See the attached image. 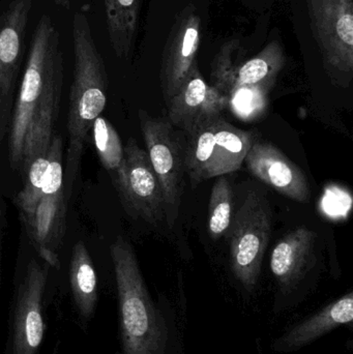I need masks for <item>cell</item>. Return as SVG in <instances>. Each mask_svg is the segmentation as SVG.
Here are the masks:
<instances>
[{"label": "cell", "mask_w": 353, "mask_h": 354, "mask_svg": "<svg viewBox=\"0 0 353 354\" xmlns=\"http://www.w3.org/2000/svg\"><path fill=\"white\" fill-rule=\"evenodd\" d=\"M74 73L68 114L66 170L74 180L93 122L107 104L108 77L103 57L97 50L86 16L76 12L73 18Z\"/></svg>", "instance_id": "cell-1"}, {"label": "cell", "mask_w": 353, "mask_h": 354, "mask_svg": "<svg viewBox=\"0 0 353 354\" xmlns=\"http://www.w3.org/2000/svg\"><path fill=\"white\" fill-rule=\"evenodd\" d=\"M110 255L117 286L122 354H165L167 326L151 301L132 245L117 237Z\"/></svg>", "instance_id": "cell-2"}, {"label": "cell", "mask_w": 353, "mask_h": 354, "mask_svg": "<svg viewBox=\"0 0 353 354\" xmlns=\"http://www.w3.org/2000/svg\"><path fill=\"white\" fill-rule=\"evenodd\" d=\"M64 75L60 35L51 17L44 15L31 37L26 66L12 108L8 131V161L20 172L23 151L37 110L51 83Z\"/></svg>", "instance_id": "cell-3"}, {"label": "cell", "mask_w": 353, "mask_h": 354, "mask_svg": "<svg viewBox=\"0 0 353 354\" xmlns=\"http://www.w3.org/2000/svg\"><path fill=\"white\" fill-rule=\"evenodd\" d=\"M230 227L232 270L246 288L252 289L260 276L271 237V218L267 202L255 192L249 193Z\"/></svg>", "instance_id": "cell-4"}, {"label": "cell", "mask_w": 353, "mask_h": 354, "mask_svg": "<svg viewBox=\"0 0 353 354\" xmlns=\"http://www.w3.org/2000/svg\"><path fill=\"white\" fill-rule=\"evenodd\" d=\"M49 268L31 259L15 290L6 354H39L44 336V295Z\"/></svg>", "instance_id": "cell-5"}, {"label": "cell", "mask_w": 353, "mask_h": 354, "mask_svg": "<svg viewBox=\"0 0 353 354\" xmlns=\"http://www.w3.org/2000/svg\"><path fill=\"white\" fill-rule=\"evenodd\" d=\"M138 114L147 156L163 193L165 218L172 228L182 200L186 153L167 118H153L142 109Z\"/></svg>", "instance_id": "cell-6"}, {"label": "cell", "mask_w": 353, "mask_h": 354, "mask_svg": "<svg viewBox=\"0 0 353 354\" xmlns=\"http://www.w3.org/2000/svg\"><path fill=\"white\" fill-rule=\"evenodd\" d=\"M110 176L124 209L133 218L153 225L165 218L161 185L146 151L135 139H128L124 147V161Z\"/></svg>", "instance_id": "cell-7"}, {"label": "cell", "mask_w": 353, "mask_h": 354, "mask_svg": "<svg viewBox=\"0 0 353 354\" xmlns=\"http://www.w3.org/2000/svg\"><path fill=\"white\" fill-rule=\"evenodd\" d=\"M313 32L325 64L340 74L353 68L352 0H307Z\"/></svg>", "instance_id": "cell-8"}, {"label": "cell", "mask_w": 353, "mask_h": 354, "mask_svg": "<svg viewBox=\"0 0 353 354\" xmlns=\"http://www.w3.org/2000/svg\"><path fill=\"white\" fill-rule=\"evenodd\" d=\"M31 4V0H14L0 16V145L12 118Z\"/></svg>", "instance_id": "cell-9"}, {"label": "cell", "mask_w": 353, "mask_h": 354, "mask_svg": "<svg viewBox=\"0 0 353 354\" xmlns=\"http://www.w3.org/2000/svg\"><path fill=\"white\" fill-rule=\"evenodd\" d=\"M167 105L170 124L189 135L199 124L220 118L227 100L207 84L195 64Z\"/></svg>", "instance_id": "cell-10"}, {"label": "cell", "mask_w": 353, "mask_h": 354, "mask_svg": "<svg viewBox=\"0 0 353 354\" xmlns=\"http://www.w3.org/2000/svg\"><path fill=\"white\" fill-rule=\"evenodd\" d=\"M200 25L198 15L193 12H184L174 24L162 59L161 85L166 103L196 64Z\"/></svg>", "instance_id": "cell-11"}, {"label": "cell", "mask_w": 353, "mask_h": 354, "mask_svg": "<svg viewBox=\"0 0 353 354\" xmlns=\"http://www.w3.org/2000/svg\"><path fill=\"white\" fill-rule=\"evenodd\" d=\"M245 161L253 176L278 193L298 202L310 198L304 172L271 143L253 142Z\"/></svg>", "instance_id": "cell-12"}, {"label": "cell", "mask_w": 353, "mask_h": 354, "mask_svg": "<svg viewBox=\"0 0 353 354\" xmlns=\"http://www.w3.org/2000/svg\"><path fill=\"white\" fill-rule=\"evenodd\" d=\"M23 224L41 259L50 268H59V251L66 230L64 191L41 196L32 216Z\"/></svg>", "instance_id": "cell-13"}, {"label": "cell", "mask_w": 353, "mask_h": 354, "mask_svg": "<svg viewBox=\"0 0 353 354\" xmlns=\"http://www.w3.org/2000/svg\"><path fill=\"white\" fill-rule=\"evenodd\" d=\"M229 56L219 58L213 66L211 77L213 87L224 97L230 91L242 87L269 88L284 66V56L279 45L274 43L240 66H233Z\"/></svg>", "instance_id": "cell-14"}, {"label": "cell", "mask_w": 353, "mask_h": 354, "mask_svg": "<svg viewBox=\"0 0 353 354\" xmlns=\"http://www.w3.org/2000/svg\"><path fill=\"white\" fill-rule=\"evenodd\" d=\"M314 231L300 227L283 237L274 248L271 270L282 287L296 284L310 268L315 257Z\"/></svg>", "instance_id": "cell-15"}, {"label": "cell", "mask_w": 353, "mask_h": 354, "mask_svg": "<svg viewBox=\"0 0 353 354\" xmlns=\"http://www.w3.org/2000/svg\"><path fill=\"white\" fill-rule=\"evenodd\" d=\"M353 319V295H345L284 335L276 348L294 351Z\"/></svg>", "instance_id": "cell-16"}, {"label": "cell", "mask_w": 353, "mask_h": 354, "mask_svg": "<svg viewBox=\"0 0 353 354\" xmlns=\"http://www.w3.org/2000/svg\"><path fill=\"white\" fill-rule=\"evenodd\" d=\"M251 133L230 124L220 116L215 122V147L211 178L238 171L252 147Z\"/></svg>", "instance_id": "cell-17"}, {"label": "cell", "mask_w": 353, "mask_h": 354, "mask_svg": "<svg viewBox=\"0 0 353 354\" xmlns=\"http://www.w3.org/2000/svg\"><path fill=\"white\" fill-rule=\"evenodd\" d=\"M70 284L79 316L82 322H88L95 315L99 290L95 266L83 241H78L73 247Z\"/></svg>", "instance_id": "cell-18"}, {"label": "cell", "mask_w": 353, "mask_h": 354, "mask_svg": "<svg viewBox=\"0 0 353 354\" xmlns=\"http://www.w3.org/2000/svg\"><path fill=\"white\" fill-rule=\"evenodd\" d=\"M108 35L120 58L132 54L138 29L141 0H104Z\"/></svg>", "instance_id": "cell-19"}, {"label": "cell", "mask_w": 353, "mask_h": 354, "mask_svg": "<svg viewBox=\"0 0 353 354\" xmlns=\"http://www.w3.org/2000/svg\"><path fill=\"white\" fill-rule=\"evenodd\" d=\"M217 118L199 124L189 134L184 164L193 187L198 185L201 181L211 178L215 147V122Z\"/></svg>", "instance_id": "cell-20"}, {"label": "cell", "mask_w": 353, "mask_h": 354, "mask_svg": "<svg viewBox=\"0 0 353 354\" xmlns=\"http://www.w3.org/2000/svg\"><path fill=\"white\" fill-rule=\"evenodd\" d=\"M93 143L103 167L110 176L115 174L124 161V147L111 122L99 116L93 124Z\"/></svg>", "instance_id": "cell-21"}, {"label": "cell", "mask_w": 353, "mask_h": 354, "mask_svg": "<svg viewBox=\"0 0 353 354\" xmlns=\"http://www.w3.org/2000/svg\"><path fill=\"white\" fill-rule=\"evenodd\" d=\"M233 192L225 176H219L211 189L209 205V230L211 239L223 236L232 222Z\"/></svg>", "instance_id": "cell-22"}, {"label": "cell", "mask_w": 353, "mask_h": 354, "mask_svg": "<svg viewBox=\"0 0 353 354\" xmlns=\"http://www.w3.org/2000/svg\"><path fill=\"white\" fill-rule=\"evenodd\" d=\"M267 91L265 87H242L230 91L226 100L234 113L246 120L263 109Z\"/></svg>", "instance_id": "cell-23"}, {"label": "cell", "mask_w": 353, "mask_h": 354, "mask_svg": "<svg viewBox=\"0 0 353 354\" xmlns=\"http://www.w3.org/2000/svg\"><path fill=\"white\" fill-rule=\"evenodd\" d=\"M64 143L59 135H54L49 151V164L44 176L41 196L64 191Z\"/></svg>", "instance_id": "cell-24"}, {"label": "cell", "mask_w": 353, "mask_h": 354, "mask_svg": "<svg viewBox=\"0 0 353 354\" xmlns=\"http://www.w3.org/2000/svg\"><path fill=\"white\" fill-rule=\"evenodd\" d=\"M73 0H54L55 4L58 6H61L64 8H70V4H72Z\"/></svg>", "instance_id": "cell-25"}, {"label": "cell", "mask_w": 353, "mask_h": 354, "mask_svg": "<svg viewBox=\"0 0 353 354\" xmlns=\"http://www.w3.org/2000/svg\"><path fill=\"white\" fill-rule=\"evenodd\" d=\"M1 216H2V204H1V201H0V220H1Z\"/></svg>", "instance_id": "cell-26"}]
</instances>
